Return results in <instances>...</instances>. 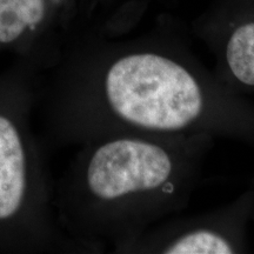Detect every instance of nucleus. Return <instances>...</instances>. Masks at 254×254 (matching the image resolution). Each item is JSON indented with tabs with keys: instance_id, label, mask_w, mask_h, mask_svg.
<instances>
[{
	"instance_id": "7",
	"label": "nucleus",
	"mask_w": 254,
	"mask_h": 254,
	"mask_svg": "<svg viewBox=\"0 0 254 254\" xmlns=\"http://www.w3.org/2000/svg\"><path fill=\"white\" fill-rule=\"evenodd\" d=\"M252 185H253V186H254V177H253V178H252Z\"/></svg>"
},
{
	"instance_id": "3",
	"label": "nucleus",
	"mask_w": 254,
	"mask_h": 254,
	"mask_svg": "<svg viewBox=\"0 0 254 254\" xmlns=\"http://www.w3.org/2000/svg\"><path fill=\"white\" fill-rule=\"evenodd\" d=\"M40 82L21 59L0 71V253H84L57 221L45 145L32 127Z\"/></svg>"
},
{
	"instance_id": "6",
	"label": "nucleus",
	"mask_w": 254,
	"mask_h": 254,
	"mask_svg": "<svg viewBox=\"0 0 254 254\" xmlns=\"http://www.w3.org/2000/svg\"><path fill=\"white\" fill-rule=\"evenodd\" d=\"M233 20L217 52L215 75L231 90L254 92V0Z\"/></svg>"
},
{
	"instance_id": "1",
	"label": "nucleus",
	"mask_w": 254,
	"mask_h": 254,
	"mask_svg": "<svg viewBox=\"0 0 254 254\" xmlns=\"http://www.w3.org/2000/svg\"><path fill=\"white\" fill-rule=\"evenodd\" d=\"M46 74L37 101L45 146L136 133L254 147V104L190 57L144 47L69 51Z\"/></svg>"
},
{
	"instance_id": "5",
	"label": "nucleus",
	"mask_w": 254,
	"mask_h": 254,
	"mask_svg": "<svg viewBox=\"0 0 254 254\" xmlns=\"http://www.w3.org/2000/svg\"><path fill=\"white\" fill-rule=\"evenodd\" d=\"M51 0H0V49L14 50L38 73L39 36L52 23Z\"/></svg>"
},
{
	"instance_id": "2",
	"label": "nucleus",
	"mask_w": 254,
	"mask_h": 254,
	"mask_svg": "<svg viewBox=\"0 0 254 254\" xmlns=\"http://www.w3.org/2000/svg\"><path fill=\"white\" fill-rule=\"evenodd\" d=\"M214 140L122 133L81 145L55 183L53 207L64 234L84 253H120L187 207Z\"/></svg>"
},
{
	"instance_id": "4",
	"label": "nucleus",
	"mask_w": 254,
	"mask_h": 254,
	"mask_svg": "<svg viewBox=\"0 0 254 254\" xmlns=\"http://www.w3.org/2000/svg\"><path fill=\"white\" fill-rule=\"evenodd\" d=\"M254 222V186L215 211L174 215L145 231L120 253L231 254L249 251L250 225Z\"/></svg>"
}]
</instances>
